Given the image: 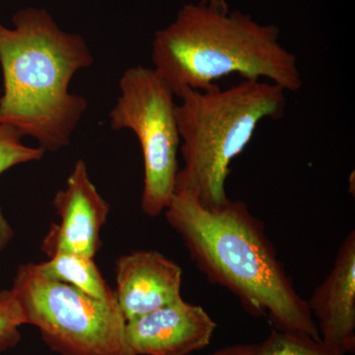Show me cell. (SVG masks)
<instances>
[{
  "mask_svg": "<svg viewBox=\"0 0 355 355\" xmlns=\"http://www.w3.org/2000/svg\"><path fill=\"white\" fill-rule=\"evenodd\" d=\"M164 214L198 270L234 294L248 313L266 317L277 330L321 340L307 300L296 291L265 225L246 203L230 200L209 209L176 193Z\"/></svg>",
  "mask_w": 355,
  "mask_h": 355,
  "instance_id": "cell-1",
  "label": "cell"
},
{
  "mask_svg": "<svg viewBox=\"0 0 355 355\" xmlns=\"http://www.w3.org/2000/svg\"><path fill=\"white\" fill-rule=\"evenodd\" d=\"M209 355H343L324 345L321 340L300 334L273 328L261 343L234 345Z\"/></svg>",
  "mask_w": 355,
  "mask_h": 355,
  "instance_id": "cell-12",
  "label": "cell"
},
{
  "mask_svg": "<svg viewBox=\"0 0 355 355\" xmlns=\"http://www.w3.org/2000/svg\"><path fill=\"white\" fill-rule=\"evenodd\" d=\"M116 302L125 321L176 302L181 296V266L156 251H137L116 263Z\"/></svg>",
  "mask_w": 355,
  "mask_h": 355,
  "instance_id": "cell-10",
  "label": "cell"
},
{
  "mask_svg": "<svg viewBox=\"0 0 355 355\" xmlns=\"http://www.w3.org/2000/svg\"><path fill=\"white\" fill-rule=\"evenodd\" d=\"M23 135L17 130L0 123V175L23 163L39 161L44 151L40 147H30L22 142ZM13 231L0 209V251L6 248Z\"/></svg>",
  "mask_w": 355,
  "mask_h": 355,
  "instance_id": "cell-13",
  "label": "cell"
},
{
  "mask_svg": "<svg viewBox=\"0 0 355 355\" xmlns=\"http://www.w3.org/2000/svg\"><path fill=\"white\" fill-rule=\"evenodd\" d=\"M216 327L202 306L180 298L128 320L125 336L135 355H189L209 345Z\"/></svg>",
  "mask_w": 355,
  "mask_h": 355,
  "instance_id": "cell-8",
  "label": "cell"
},
{
  "mask_svg": "<svg viewBox=\"0 0 355 355\" xmlns=\"http://www.w3.org/2000/svg\"><path fill=\"white\" fill-rule=\"evenodd\" d=\"M120 92L110 112V125L137 135L144 167L141 209L147 216L156 217L171 202L180 170L181 137L175 95L155 69L142 65L123 72Z\"/></svg>",
  "mask_w": 355,
  "mask_h": 355,
  "instance_id": "cell-6",
  "label": "cell"
},
{
  "mask_svg": "<svg viewBox=\"0 0 355 355\" xmlns=\"http://www.w3.org/2000/svg\"><path fill=\"white\" fill-rule=\"evenodd\" d=\"M53 205L60 222L51 224L42 242V251L49 258L60 252H69L94 259L101 246L100 232L108 218L111 205L91 181L83 159L76 163Z\"/></svg>",
  "mask_w": 355,
  "mask_h": 355,
  "instance_id": "cell-7",
  "label": "cell"
},
{
  "mask_svg": "<svg viewBox=\"0 0 355 355\" xmlns=\"http://www.w3.org/2000/svg\"><path fill=\"white\" fill-rule=\"evenodd\" d=\"M24 316L12 291L0 292V352L12 349L20 342V327Z\"/></svg>",
  "mask_w": 355,
  "mask_h": 355,
  "instance_id": "cell-14",
  "label": "cell"
},
{
  "mask_svg": "<svg viewBox=\"0 0 355 355\" xmlns=\"http://www.w3.org/2000/svg\"><path fill=\"white\" fill-rule=\"evenodd\" d=\"M286 91L273 83L244 80L226 89H187L178 98L176 116L184 167L175 193L190 195L207 209L230 200V165L253 139L265 119L282 118Z\"/></svg>",
  "mask_w": 355,
  "mask_h": 355,
  "instance_id": "cell-4",
  "label": "cell"
},
{
  "mask_svg": "<svg viewBox=\"0 0 355 355\" xmlns=\"http://www.w3.org/2000/svg\"><path fill=\"white\" fill-rule=\"evenodd\" d=\"M307 303L321 342L340 354H354V230L343 240L330 273L315 289Z\"/></svg>",
  "mask_w": 355,
  "mask_h": 355,
  "instance_id": "cell-9",
  "label": "cell"
},
{
  "mask_svg": "<svg viewBox=\"0 0 355 355\" xmlns=\"http://www.w3.org/2000/svg\"><path fill=\"white\" fill-rule=\"evenodd\" d=\"M37 272L46 279L76 287L91 297L109 300L116 293L103 279L94 259L76 253L60 252L41 263H35Z\"/></svg>",
  "mask_w": 355,
  "mask_h": 355,
  "instance_id": "cell-11",
  "label": "cell"
},
{
  "mask_svg": "<svg viewBox=\"0 0 355 355\" xmlns=\"http://www.w3.org/2000/svg\"><path fill=\"white\" fill-rule=\"evenodd\" d=\"M12 22V29L0 23V123L57 153L69 146L87 110L69 84L94 58L83 37L60 29L46 9L26 7Z\"/></svg>",
  "mask_w": 355,
  "mask_h": 355,
  "instance_id": "cell-2",
  "label": "cell"
},
{
  "mask_svg": "<svg viewBox=\"0 0 355 355\" xmlns=\"http://www.w3.org/2000/svg\"><path fill=\"white\" fill-rule=\"evenodd\" d=\"M153 60L175 97L187 89L214 90L216 80L230 74L266 78L286 92L302 87L297 58L280 44L277 26L202 2L186 4L155 33Z\"/></svg>",
  "mask_w": 355,
  "mask_h": 355,
  "instance_id": "cell-3",
  "label": "cell"
},
{
  "mask_svg": "<svg viewBox=\"0 0 355 355\" xmlns=\"http://www.w3.org/2000/svg\"><path fill=\"white\" fill-rule=\"evenodd\" d=\"M25 323L38 328L58 355H135L116 297L100 300L76 287L46 279L35 263L17 268L11 288Z\"/></svg>",
  "mask_w": 355,
  "mask_h": 355,
  "instance_id": "cell-5",
  "label": "cell"
}]
</instances>
